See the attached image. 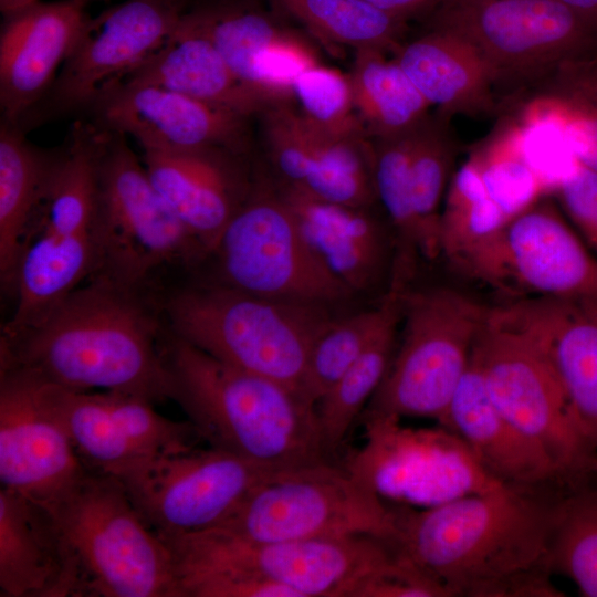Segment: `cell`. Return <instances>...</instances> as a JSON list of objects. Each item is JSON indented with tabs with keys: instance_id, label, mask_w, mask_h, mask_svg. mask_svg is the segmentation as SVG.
<instances>
[{
	"instance_id": "cell-1",
	"label": "cell",
	"mask_w": 597,
	"mask_h": 597,
	"mask_svg": "<svg viewBox=\"0 0 597 597\" xmlns=\"http://www.w3.org/2000/svg\"><path fill=\"white\" fill-rule=\"evenodd\" d=\"M553 509L510 484L428 509L396 505L389 543L450 597H559L545 567Z\"/></svg>"
},
{
	"instance_id": "cell-2",
	"label": "cell",
	"mask_w": 597,
	"mask_h": 597,
	"mask_svg": "<svg viewBox=\"0 0 597 597\" xmlns=\"http://www.w3.org/2000/svg\"><path fill=\"white\" fill-rule=\"evenodd\" d=\"M159 316L140 294L90 280L32 326L1 335L0 365L73 391L174 398Z\"/></svg>"
},
{
	"instance_id": "cell-3",
	"label": "cell",
	"mask_w": 597,
	"mask_h": 597,
	"mask_svg": "<svg viewBox=\"0 0 597 597\" xmlns=\"http://www.w3.org/2000/svg\"><path fill=\"white\" fill-rule=\"evenodd\" d=\"M161 349L172 399L210 447L272 471L327 462L316 406L297 391L228 365L170 332Z\"/></svg>"
},
{
	"instance_id": "cell-4",
	"label": "cell",
	"mask_w": 597,
	"mask_h": 597,
	"mask_svg": "<svg viewBox=\"0 0 597 597\" xmlns=\"http://www.w3.org/2000/svg\"><path fill=\"white\" fill-rule=\"evenodd\" d=\"M105 133L73 124L46 190L24 234L2 335L25 329L92 276L96 263L98 163Z\"/></svg>"
},
{
	"instance_id": "cell-5",
	"label": "cell",
	"mask_w": 597,
	"mask_h": 597,
	"mask_svg": "<svg viewBox=\"0 0 597 597\" xmlns=\"http://www.w3.org/2000/svg\"><path fill=\"white\" fill-rule=\"evenodd\" d=\"M164 313L171 334L303 397L312 347L335 318L325 305L263 297L219 282L176 292Z\"/></svg>"
},
{
	"instance_id": "cell-6",
	"label": "cell",
	"mask_w": 597,
	"mask_h": 597,
	"mask_svg": "<svg viewBox=\"0 0 597 597\" xmlns=\"http://www.w3.org/2000/svg\"><path fill=\"white\" fill-rule=\"evenodd\" d=\"M45 506L73 553L83 596L182 597L170 548L118 479L86 470Z\"/></svg>"
},
{
	"instance_id": "cell-7",
	"label": "cell",
	"mask_w": 597,
	"mask_h": 597,
	"mask_svg": "<svg viewBox=\"0 0 597 597\" xmlns=\"http://www.w3.org/2000/svg\"><path fill=\"white\" fill-rule=\"evenodd\" d=\"M170 548L179 578L207 572H241L266 577L295 597H356L359 589L400 561L383 538L255 542L213 527L158 534Z\"/></svg>"
},
{
	"instance_id": "cell-8",
	"label": "cell",
	"mask_w": 597,
	"mask_h": 597,
	"mask_svg": "<svg viewBox=\"0 0 597 597\" xmlns=\"http://www.w3.org/2000/svg\"><path fill=\"white\" fill-rule=\"evenodd\" d=\"M205 256L207 252L156 189L127 137L105 132L98 163L96 263L90 280L140 291L158 270Z\"/></svg>"
},
{
	"instance_id": "cell-9",
	"label": "cell",
	"mask_w": 597,
	"mask_h": 597,
	"mask_svg": "<svg viewBox=\"0 0 597 597\" xmlns=\"http://www.w3.org/2000/svg\"><path fill=\"white\" fill-rule=\"evenodd\" d=\"M488 311L451 287L407 291L402 338L365 418L419 417L441 426Z\"/></svg>"
},
{
	"instance_id": "cell-10",
	"label": "cell",
	"mask_w": 597,
	"mask_h": 597,
	"mask_svg": "<svg viewBox=\"0 0 597 597\" xmlns=\"http://www.w3.org/2000/svg\"><path fill=\"white\" fill-rule=\"evenodd\" d=\"M425 22L471 44L510 98L597 54V27L557 0H443Z\"/></svg>"
},
{
	"instance_id": "cell-11",
	"label": "cell",
	"mask_w": 597,
	"mask_h": 597,
	"mask_svg": "<svg viewBox=\"0 0 597 597\" xmlns=\"http://www.w3.org/2000/svg\"><path fill=\"white\" fill-rule=\"evenodd\" d=\"M216 527L255 542L356 535L389 542L396 531L394 507L362 478L328 462L276 472Z\"/></svg>"
},
{
	"instance_id": "cell-12",
	"label": "cell",
	"mask_w": 597,
	"mask_h": 597,
	"mask_svg": "<svg viewBox=\"0 0 597 597\" xmlns=\"http://www.w3.org/2000/svg\"><path fill=\"white\" fill-rule=\"evenodd\" d=\"M210 255L219 283L254 295L331 307L353 292L308 245L279 190H251Z\"/></svg>"
},
{
	"instance_id": "cell-13",
	"label": "cell",
	"mask_w": 597,
	"mask_h": 597,
	"mask_svg": "<svg viewBox=\"0 0 597 597\" xmlns=\"http://www.w3.org/2000/svg\"><path fill=\"white\" fill-rule=\"evenodd\" d=\"M473 358L493 404L547 453L562 479L596 473L597 451L583 434L551 365L526 337L495 320L490 307Z\"/></svg>"
},
{
	"instance_id": "cell-14",
	"label": "cell",
	"mask_w": 597,
	"mask_h": 597,
	"mask_svg": "<svg viewBox=\"0 0 597 597\" xmlns=\"http://www.w3.org/2000/svg\"><path fill=\"white\" fill-rule=\"evenodd\" d=\"M188 8L189 0H126L90 18L48 94L19 126L85 114L166 42Z\"/></svg>"
},
{
	"instance_id": "cell-15",
	"label": "cell",
	"mask_w": 597,
	"mask_h": 597,
	"mask_svg": "<svg viewBox=\"0 0 597 597\" xmlns=\"http://www.w3.org/2000/svg\"><path fill=\"white\" fill-rule=\"evenodd\" d=\"M39 380L83 465L121 482L158 458L197 447L202 440L189 420H171L145 398L118 391H73Z\"/></svg>"
},
{
	"instance_id": "cell-16",
	"label": "cell",
	"mask_w": 597,
	"mask_h": 597,
	"mask_svg": "<svg viewBox=\"0 0 597 597\" xmlns=\"http://www.w3.org/2000/svg\"><path fill=\"white\" fill-rule=\"evenodd\" d=\"M276 472L209 446L163 455L122 483L156 533L186 534L221 524Z\"/></svg>"
},
{
	"instance_id": "cell-17",
	"label": "cell",
	"mask_w": 597,
	"mask_h": 597,
	"mask_svg": "<svg viewBox=\"0 0 597 597\" xmlns=\"http://www.w3.org/2000/svg\"><path fill=\"white\" fill-rule=\"evenodd\" d=\"M373 440L360 470H349L399 505L433 507L504 485L451 430L409 429L397 418L366 419Z\"/></svg>"
},
{
	"instance_id": "cell-18",
	"label": "cell",
	"mask_w": 597,
	"mask_h": 597,
	"mask_svg": "<svg viewBox=\"0 0 597 597\" xmlns=\"http://www.w3.org/2000/svg\"><path fill=\"white\" fill-rule=\"evenodd\" d=\"M85 114L101 130L133 137L143 151L219 147L245 154L249 147L251 117L156 85L118 81Z\"/></svg>"
},
{
	"instance_id": "cell-19",
	"label": "cell",
	"mask_w": 597,
	"mask_h": 597,
	"mask_svg": "<svg viewBox=\"0 0 597 597\" xmlns=\"http://www.w3.org/2000/svg\"><path fill=\"white\" fill-rule=\"evenodd\" d=\"M86 470L40 380L0 365L1 488L48 505Z\"/></svg>"
},
{
	"instance_id": "cell-20",
	"label": "cell",
	"mask_w": 597,
	"mask_h": 597,
	"mask_svg": "<svg viewBox=\"0 0 597 597\" xmlns=\"http://www.w3.org/2000/svg\"><path fill=\"white\" fill-rule=\"evenodd\" d=\"M490 313L543 354L597 451V298L523 296Z\"/></svg>"
},
{
	"instance_id": "cell-21",
	"label": "cell",
	"mask_w": 597,
	"mask_h": 597,
	"mask_svg": "<svg viewBox=\"0 0 597 597\" xmlns=\"http://www.w3.org/2000/svg\"><path fill=\"white\" fill-rule=\"evenodd\" d=\"M90 1H38L4 17L0 33L1 121L20 125L48 94L90 19Z\"/></svg>"
},
{
	"instance_id": "cell-22",
	"label": "cell",
	"mask_w": 597,
	"mask_h": 597,
	"mask_svg": "<svg viewBox=\"0 0 597 597\" xmlns=\"http://www.w3.org/2000/svg\"><path fill=\"white\" fill-rule=\"evenodd\" d=\"M243 155L219 147L143 154L154 186L208 255L251 190Z\"/></svg>"
},
{
	"instance_id": "cell-23",
	"label": "cell",
	"mask_w": 597,
	"mask_h": 597,
	"mask_svg": "<svg viewBox=\"0 0 597 597\" xmlns=\"http://www.w3.org/2000/svg\"><path fill=\"white\" fill-rule=\"evenodd\" d=\"M505 255L511 293L597 298V255L549 200L509 221Z\"/></svg>"
},
{
	"instance_id": "cell-24",
	"label": "cell",
	"mask_w": 597,
	"mask_h": 597,
	"mask_svg": "<svg viewBox=\"0 0 597 597\" xmlns=\"http://www.w3.org/2000/svg\"><path fill=\"white\" fill-rule=\"evenodd\" d=\"M0 596H83L73 553L50 510L0 489Z\"/></svg>"
},
{
	"instance_id": "cell-25",
	"label": "cell",
	"mask_w": 597,
	"mask_h": 597,
	"mask_svg": "<svg viewBox=\"0 0 597 597\" xmlns=\"http://www.w3.org/2000/svg\"><path fill=\"white\" fill-rule=\"evenodd\" d=\"M441 427L460 437L479 463L502 483L531 486L562 479L547 453L493 404L473 353Z\"/></svg>"
},
{
	"instance_id": "cell-26",
	"label": "cell",
	"mask_w": 597,
	"mask_h": 597,
	"mask_svg": "<svg viewBox=\"0 0 597 597\" xmlns=\"http://www.w3.org/2000/svg\"><path fill=\"white\" fill-rule=\"evenodd\" d=\"M392 54L437 114L449 119L457 115L482 118L500 111L490 66L453 33L426 28Z\"/></svg>"
},
{
	"instance_id": "cell-27",
	"label": "cell",
	"mask_w": 597,
	"mask_h": 597,
	"mask_svg": "<svg viewBox=\"0 0 597 597\" xmlns=\"http://www.w3.org/2000/svg\"><path fill=\"white\" fill-rule=\"evenodd\" d=\"M507 223L469 157L453 171L446 191L439 221V255L465 275L507 292Z\"/></svg>"
},
{
	"instance_id": "cell-28",
	"label": "cell",
	"mask_w": 597,
	"mask_h": 597,
	"mask_svg": "<svg viewBox=\"0 0 597 597\" xmlns=\"http://www.w3.org/2000/svg\"><path fill=\"white\" fill-rule=\"evenodd\" d=\"M121 81L160 86L248 117L276 105L237 78L187 12L166 42Z\"/></svg>"
},
{
	"instance_id": "cell-29",
	"label": "cell",
	"mask_w": 597,
	"mask_h": 597,
	"mask_svg": "<svg viewBox=\"0 0 597 597\" xmlns=\"http://www.w3.org/2000/svg\"><path fill=\"white\" fill-rule=\"evenodd\" d=\"M308 245L353 293L368 290L385 259V238L368 208L316 199L300 189H277Z\"/></svg>"
},
{
	"instance_id": "cell-30",
	"label": "cell",
	"mask_w": 597,
	"mask_h": 597,
	"mask_svg": "<svg viewBox=\"0 0 597 597\" xmlns=\"http://www.w3.org/2000/svg\"><path fill=\"white\" fill-rule=\"evenodd\" d=\"M61 147L41 148L18 125H0V275L12 289L27 229L46 190Z\"/></svg>"
},
{
	"instance_id": "cell-31",
	"label": "cell",
	"mask_w": 597,
	"mask_h": 597,
	"mask_svg": "<svg viewBox=\"0 0 597 597\" xmlns=\"http://www.w3.org/2000/svg\"><path fill=\"white\" fill-rule=\"evenodd\" d=\"M527 92L522 114L553 122L575 159L597 171V54L562 63Z\"/></svg>"
},
{
	"instance_id": "cell-32",
	"label": "cell",
	"mask_w": 597,
	"mask_h": 597,
	"mask_svg": "<svg viewBox=\"0 0 597 597\" xmlns=\"http://www.w3.org/2000/svg\"><path fill=\"white\" fill-rule=\"evenodd\" d=\"M407 279L394 272L389 291L374 308L335 317L315 341L307 363L304 397L313 405L386 331L402 321Z\"/></svg>"
},
{
	"instance_id": "cell-33",
	"label": "cell",
	"mask_w": 597,
	"mask_h": 597,
	"mask_svg": "<svg viewBox=\"0 0 597 597\" xmlns=\"http://www.w3.org/2000/svg\"><path fill=\"white\" fill-rule=\"evenodd\" d=\"M387 53L355 51L349 74L356 113L369 138L410 130L422 123L431 107L409 76Z\"/></svg>"
},
{
	"instance_id": "cell-34",
	"label": "cell",
	"mask_w": 597,
	"mask_h": 597,
	"mask_svg": "<svg viewBox=\"0 0 597 597\" xmlns=\"http://www.w3.org/2000/svg\"><path fill=\"white\" fill-rule=\"evenodd\" d=\"M327 49L350 46L395 52L405 41L407 22L368 0H276Z\"/></svg>"
},
{
	"instance_id": "cell-35",
	"label": "cell",
	"mask_w": 597,
	"mask_h": 597,
	"mask_svg": "<svg viewBox=\"0 0 597 597\" xmlns=\"http://www.w3.org/2000/svg\"><path fill=\"white\" fill-rule=\"evenodd\" d=\"M451 119L437 113L417 127L410 157L412 200L421 235V255H439V221L446 191L453 174L458 145Z\"/></svg>"
},
{
	"instance_id": "cell-36",
	"label": "cell",
	"mask_w": 597,
	"mask_h": 597,
	"mask_svg": "<svg viewBox=\"0 0 597 597\" xmlns=\"http://www.w3.org/2000/svg\"><path fill=\"white\" fill-rule=\"evenodd\" d=\"M317 130L311 170L296 189L320 200L369 208L377 200L370 138L364 133L334 135Z\"/></svg>"
},
{
	"instance_id": "cell-37",
	"label": "cell",
	"mask_w": 597,
	"mask_h": 597,
	"mask_svg": "<svg viewBox=\"0 0 597 597\" xmlns=\"http://www.w3.org/2000/svg\"><path fill=\"white\" fill-rule=\"evenodd\" d=\"M479 168L486 192L507 220L528 209L548 191L526 159L522 127L502 116L491 134L470 155Z\"/></svg>"
},
{
	"instance_id": "cell-38",
	"label": "cell",
	"mask_w": 597,
	"mask_h": 597,
	"mask_svg": "<svg viewBox=\"0 0 597 597\" xmlns=\"http://www.w3.org/2000/svg\"><path fill=\"white\" fill-rule=\"evenodd\" d=\"M545 567L586 597H597V491L576 492L554 504Z\"/></svg>"
},
{
	"instance_id": "cell-39",
	"label": "cell",
	"mask_w": 597,
	"mask_h": 597,
	"mask_svg": "<svg viewBox=\"0 0 597 597\" xmlns=\"http://www.w3.org/2000/svg\"><path fill=\"white\" fill-rule=\"evenodd\" d=\"M398 326L380 335L316 405L326 455L342 444L364 406L381 385L395 354Z\"/></svg>"
},
{
	"instance_id": "cell-40",
	"label": "cell",
	"mask_w": 597,
	"mask_h": 597,
	"mask_svg": "<svg viewBox=\"0 0 597 597\" xmlns=\"http://www.w3.org/2000/svg\"><path fill=\"white\" fill-rule=\"evenodd\" d=\"M417 127L397 135L370 138L377 200L399 237L397 263L409 271L416 254L421 253L420 228L410 181V157Z\"/></svg>"
},
{
	"instance_id": "cell-41",
	"label": "cell",
	"mask_w": 597,
	"mask_h": 597,
	"mask_svg": "<svg viewBox=\"0 0 597 597\" xmlns=\"http://www.w3.org/2000/svg\"><path fill=\"white\" fill-rule=\"evenodd\" d=\"M293 97L317 128L334 135L366 134L355 109L349 74L317 63L298 75Z\"/></svg>"
},
{
	"instance_id": "cell-42",
	"label": "cell",
	"mask_w": 597,
	"mask_h": 597,
	"mask_svg": "<svg viewBox=\"0 0 597 597\" xmlns=\"http://www.w3.org/2000/svg\"><path fill=\"white\" fill-rule=\"evenodd\" d=\"M260 116L266 153L282 184L302 187L312 167L317 128L291 103L273 105Z\"/></svg>"
},
{
	"instance_id": "cell-43",
	"label": "cell",
	"mask_w": 597,
	"mask_h": 597,
	"mask_svg": "<svg viewBox=\"0 0 597 597\" xmlns=\"http://www.w3.org/2000/svg\"><path fill=\"white\" fill-rule=\"evenodd\" d=\"M555 192L578 234L597 255V171L577 161Z\"/></svg>"
},
{
	"instance_id": "cell-44",
	"label": "cell",
	"mask_w": 597,
	"mask_h": 597,
	"mask_svg": "<svg viewBox=\"0 0 597 597\" xmlns=\"http://www.w3.org/2000/svg\"><path fill=\"white\" fill-rule=\"evenodd\" d=\"M388 14L408 23L411 19L423 21L443 0H368Z\"/></svg>"
},
{
	"instance_id": "cell-45",
	"label": "cell",
	"mask_w": 597,
	"mask_h": 597,
	"mask_svg": "<svg viewBox=\"0 0 597 597\" xmlns=\"http://www.w3.org/2000/svg\"><path fill=\"white\" fill-rule=\"evenodd\" d=\"M597 27V0H557Z\"/></svg>"
},
{
	"instance_id": "cell-46",
	"label": "cell",
	"mask_w": 597,
	"mask_h": 597,
	"mask_svg": "<svg viewBox=\"0 0 597 597\" xmlns=\"http://www.w3.org/2000/svg\"><path fill=\"white\" fill-rule=\"evenodd\" d=\"M40 0H0V10L3 17L28 8Z\"/></svg>"
},
{
	"instance_id": "cell-47",
	"label": "cell",
	"mask_w": 597,
	"mask_h": 597,
	"mask_svg": "<svg viewBox=\"0 0 597 597\" xmlns=\"http://www.w3.org/2000/svg\"><path fill=\"white\" fill-rule=\"evenodd\" d=\"M596 473H597V467H596Z\"/></svg>"
}]
</instances>
